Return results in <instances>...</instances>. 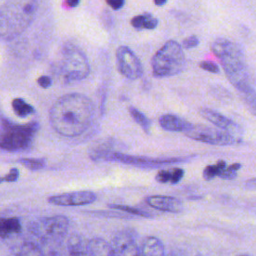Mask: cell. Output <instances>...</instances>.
Wrapping results in <instances>:
<instances>
[{"label": "cell", "instance_id": "603a6c76", "mask_svg": "<svg viewBox=\"0 0 256 256\" xmlns=\"http://www.w3.org/2000/svg\"><path fill=\"white\" fill-rule=\"evenodd\" d=\"M17 256H45L40 247L32 242H25L17 252Z\"/></svg>", "mask_w": 256, "mask_h": 256}, {"label": "cell", "instance_id": "d6986e66", "mask_svg": "<svg viewBox=\"0 0 256 256\" xmlns=\"http://www.w3.org/2000/svg\"><path fill=\"white\" fill-rule=\"evenodd\" d=\"M131 25L137 30L155 29L158 25V20L150 13H143L131 19Z\"/></svg>", "mask_w": 256, "mask_h": 256}, {"label": "cell", "instance_id": "ab89813d", "mask_svg": "<svg viewBox=\"0 0 256 256\" xmlns=\"http://www.w3.org/2000/svg\"><path fill=\"white\" fill-rule=\"evenodd\" d=\"M239 256H246V255H239Z\"/></svg>", "mask_w": 256, "mask_h": 256}, {"label": "cell", "instance_id": "4316f807", "mask_svg": "<svg viewBox=\"0 0 256 256\" xmlns=\"http://www.w3.org/2000/svg\"><path fill=\"white\" fill-rule=\"evenodd\" d=\"M19 162L29 170H38L43 168L45 165V162L43 159H36V158H25V159H21Z\"/></svg>", "mask_w": 256, "mask_h": 256}, {"label": "cell", "instance_id": "9c48e42d", "mask_svg": "<svg viewBox=\"0 0 256 256\" xmlns=\"http://www.w3.org/2000/svg\"><path fill=\"white\" fill-rule=\"evenodd\" d=\"M184 133L191 139L211 145H235L241 141L238 136L225 130L203 125H191Z\"/></svg>", "mask_w": 256, "mask_h": 256}, {"label": "cell", "instance_id": "8fae6325", "mask_svg": "<svg viewBox=\"0 0 256 256\" xmlns=\"http://www.w3.org/2000/svg\"><path fill=\"white\" fill-rule=\"evenodd\" d=\"M96 200V195L87 190L83 191H73L67 193H61L53 195L48 198V202L59 206H79L86 205L94 202Z\"/></svg>", "mask_w": 256, "mask_h": 256}, {"label": "cell", "instance_id": "d4e9b609", "mask_svg": "<svg viewBox=\"0 0 256 256\" xmlns=\"http://www.w3.org/2000/svg\"><path fill=\"white\" fill-rule=\"evenodd\" d=\"M226 167V163L224 161H218L214 165L207 166L203 171V177L206 180H211L217 176H220L224 168Z\"/></svg>", "mask_w": 256, "mask_h": 256}, {"label": "cell", "instance_id": "ba28073f", "mask_svg": "<svg viewBox=\"0 0 256 256\" xmlns=\"http://www.w3.org/2000/svg\"><path fill=\"white\" fill-rule=\"evenodd\" d=\"M91 157L95 160H106V161H117L125 164H130L138 167H159L162 165H168L171 163H178L185 161L186 159L182 158H168V159H156L150 157L142 156H132L123 154L120 152L108 151V150H98L91 154Z\"/></svg>", "mask_w": 256, "mask_h": 256}, {"label": "cell", "instance_id": "f1b7e54d", "mask_svg": "<svg viewBox=\"0 0 256 256\" xmlns=\"http://www.w3.org/2000/svg\"><path fill=\"white\" fill-rule=\"evenodd\" d=\"M241 168V164L239 163H233L229 166L226 165V167L224 168V170L222 171V173L220 174L219 177L223 178V179H233L237 176V171Z\"/></svg>", "mask_w": 256, "mask_h": 256}, {"label": "cell", "instance_id": "7402d4cb", "mask_svg": "<svg viewBox=\"0 0 256 256\" xmlns=\"http://www.w3.org/2000/svg\"><path fill=\"white\" fill-rule=\"evenodd\" d=\"M12 108L19 117H26L33 113V107L21 98H15L12 101Z\"/></svg>", "mask_w": 256, "mask_h": 256}, {"label": "cell", "instance_id": "277c9868", "mask_svg": "<svg viewBox=\"0 0 256 256\" xmlns=\"http://www.w3.org/2000/svg\"><path fill=\"white\" fill-rule=\"evenodd\" d=\"M152 72L155 77H170L180 73L185 66V55L181 45L167 41L152 58Z\"/></svg>", "mask_w": 256, "mask_h": 256}, {"label": "cell", "instance_id": "d590c367", "mask_svg": "<svg viewBox=\"0 0 256 256\" xmlns=\"http://www.w3.org/2000/svg\"><path fill=\"white\" fill-rule=\"evenodd\" d=\"M246 185L249 186V187H251V188H256V178L251 179L250 181H248Z\"/></svg>", "mask_w": 256, "mask_h": 256}, {"label": "cell", "instance_id": "cb8c5ba5", "mask_svg": "<svg viewBox=\"0 0 256 256\" xmlns=\"http://www.w3.org/2000/svg\"><path fill=\"white\" fill-rule=\"evenodd\" d=\"M129 113H130L131 117L134 119V121L137 124H139L146 133H149V131H150V122L147 119V117L141 111H139L138 109H136L135 107H132V106L129 107Z\"/></svg>", "mask_w": 256, "mask_h": 256}, {"label": "cell", "instance_id": "836d02e7", "mask_svg": "<svg viewBox=\"0 0 256 256\" xmlns=\"http://www.w3.org/2000/svg\"><path fill=\"white\" fill-rule=\"evenodd\" d=\"M106 3L114 10H119L121 9L124 4H125V0H106Z\"/></svg>", "mask_w": 256, "mask_h": 256}, {"label": "cell", "instance_id": "6da1fadb", "mask_svg": "<svg viewBox=\"0 0 256 256\" xmlns=\"http://www.w3.org/2000/svg\"><path fill=\"white\" fill-rule=\"evenodd\" d=\"M91 100L80 93H70L58 98L49 112L53 129L65 137H76L90 125L93 117Z\"/></svg>", "mask_w": 256, "mask_h": 256}, {"label": "cell", "instance_id": "8d00e7d4", "mask_svg": "<svg viewBox=\"0 0 256 256\" xmlns=\"http://www.w3.org/2000/svg\"><path fill=\"white\" fill-rule=\"evenodd\" d=\"M166 1H167V0H154V3H155V5H157V6H163V5L166 3Z\"/></svg>", "mask_w": 256, "mask_h": 256}, {"label": "cell", "instance_id": "3957f363", "mask_svg": "<svg viewBox=\"0 0 256 256\" xmlns=\"http://www.w3.org/2000/svg\"><path fill=\"white\" fill-rule=\"evenodd\" d=\"M37 0H8L0 7V38L12 40L21 35L33 21Z\"/></svg>", "mask_w": 256, "mask_h": 256}, {"label": "cell", "instance_id": "83f0119b", "mask_svg": "<svg viewBox=\"0 0 256 256\" xmlns=\"http://www.w3.org/2000/svg\"><path fill=\"white\" fill-rule=\"evenodd\" d=\"M109 207L116 209V210H120V211H124L126 213H130L133 215H138V216H143V217H148L149 214L143 212L142 210H139L135 207H131V206H127V205H118V204H109Z\"/></svg>", "mask_w": 256, "mask_h": 256}, {"label": "cell", "instance_id": "f546056e", "mask_svg": "<svg viewBox=\"0 0 256 256\" xmlns=\"http://www.w3.org/2000/svg\"><path fill=\"white\" fill-rule=\"evenodd\" d=\"M199 66L200 68H202L203 70H206L208 72H211V73H218L219 72V66L211 61H201L199 63Z\"/></svg>", "mask_w": 256, "mask_h": 256}, {"label": "cell", "instance_id": "7c38bea8", "mask_svg": "<svg viewBox=\"0 0 256 256\" xmlns=\"http://www.w3.org/2000/svg\"><path fill=\"white\" fill-rule=\"evenodd\" d=\"M114 256H141L140 248L134 238L127 232L117 233L111 242Z\"/></svg>", "mask_w": 256, "mask_h": 256}, {"label": "cell", "instance_id": "2e32d148", "mask_svg": "<svg viewBox=\"0 0 256 256\" xmlns=\"http://www.w3.org/2000/svg\"><path fill=\"white\" fill-rule=\"evenodd\" d=\"M141 256H165V250L162 242L153 236L143 240L140 248Z\"/></svg>", "mask_w": 256, "mask_h": 256}, {"label": "cell", "instance_id": "52a82bcc", "mask_svg": "<svg viewBox=\"0 0 256 256\" xmlns=\"http://www.w3.org/2000/svg\"><path fill=\"white\" fill-rule=\"evenodd\" d=\"M68 218L62 215L40 218L29 225V231L43 243H59L67 234Z\"/></svg>", "mask_w": 256, "mask_h": 256}, {"label": "cell", "instance_id": "e0dca14e", "mask_svg": "<svg viewBox=\"0 0 256 256\" xmlns=\"http://www.w3.org/2000/svg\"><path fill=\"white\" fill-rule=\"evenodd\" d=\"M91 256H114L111 244L101 238H93L87 242Z\"/></svg>", "mask_w": 256, "mask_h": 256}, {"label": "cell", "instance_id": "484cf974", "mask_svg": "<svg viewBox=\"0 0 256 256\" xmlns=\"http://www.w3.org/2000/svg\"><path fill=\"white\" fill-rule=\"evenodd\" d=\"M241 96L245 103L248 105V107L251 109L252 113L256 115V91L253 88H251L246 92L241 93Z\"/></svg>", "mask_w": 256, "mask_h": 256}, {"label": "cell", "instance_id": "1f68e13d", "mask_svg": "<svg viewBox=\"0 0 256 256\" xmlns=\"http://www.w3.org/2000/svg\"><path fill=\"white\" fill-rule=\"evenodd\" d=\"M37 83H38V85H39L40 87L46 89V88H49V87L51 86L52 80H51L50 77L43 75V76H40V77L37 79Z\"/></svg>", "mask_w": 256, "mask_h": 256}, {"label": "cell", "instance_id": "8992f818", "mask_svg": "<svg viewBox=\"0 0 256 256\" xmlns=\"http://www.w3.org/2000/svg\"><path fill=\"white\" fill-rule=\"evenodd\" d=\"M38 129L36 123L10 124L6 123L0 132V148L8 151H18L28 148Z\"/></svg>", "mask_w": 256, "mask_h": 256}, {"label": "cell", "instance_id": "9a60e30c", "mask_svg": "<svg viewBox=\"0 0 256 256\" xmlns=\"http://www.w3.org/2000/svg\"><path fill=\"white\" fill-rule=\"evenodd\" d=\"M160 126L167 131L173 132H185L191 127V123L185 119L173 115V114H164L159 118Z\"/></svg>", "mask_w": 256, "mask_h": 256}, {"label": "cell", "instance_id": "4fadbf2b", "mask_svg": "<svg viewBox=\"0 0 256 256\" xmlns=\"http://www.w3.org/2000/svg\"><path fill=\"white\" fill-rule=\"evenodd\" d=\"M199 113L206 120L213 123L214 125H216L218 128H220L222 130H225V131L232 133L236 136L238 133L241 132L240 127L235 122H233L229 118H226L225 116H223L222 114H220L214 110H211L208 108H202V109H200Z\"/></svg>", "mask_w": 256, "mask_h": 256}, {"label": "cell", "instance_id": "d6a6232c", "mask_svg": "<svg viewBox=\"0 0 256 256\" xmlns=\"http://www.w3.org/2000/svg\"><path fill=\"white\" fill-rule=\"evenodd\" d=\"M18 176H19L18 170H17L16 168H12V169L10 170V172H9L7 175L4 176V179H5L6 182H14V181L17 180Z\"/></svg>", "mask_w": 256, "mask_h": 256}, {"label": "cell", "instance_id": "74e56055", "mask_svg": "<svg viewBox=\"0 0 256 256\" xmlns=\"http://www.w3.org/2000/svg\"><path fill=\"white\" fill-rule=\"evenodd\" d=\"M45 256H61V255L57 252H50L48 255H45Z\"/></svg>", "mask_w": 256, "mask_h": 256}, {"label": "cell", "instance_id": "7a4b0ae2", "mask_svg": "<svg viewBox=\"0 0 256 256\" xmlns=\"http://www.w3.org/2000/svg\"><path fill=\"white\" fill-rule=\"evenodd\" d=\"M212 52L220 60L230 83L241 93L253 88L241 48L233 41L220 38L213 42Z\"/></svg>", "mask_w": 256, "mask_h": 256}, {"label": "cell", "instance_id": "4dcf8cb0", "mask_svg": "<svg viewBox=\"0 0 256 256\" xmlns=\"http://www.w3.org/2000/svg\"><path fill=\"white\" fill-rule=\"evenodd\" d=\"M198 44H199V39L195 35H192V36H189V37L185 38L182 42L183 47L186 48V49H192V48L196 47Z\"/></svg>", "mask_w": 256, "mask_h": 256}, {"label": "cell", "instance_id": "5bb4252c", "mask_svg": "<svg viewBox=\"0 0 256 256\" xmlns=\"http://www.w3.org/2000/svg\"><path fill=\"white\" fill-rule=\"evenodd\" d=\"M146 202L149 206L154 209L166 212L177 213L182 210V203L180 200L170 196H162V195H152L148 196Z\"/></svg>", "mask_w": 256, "mask_h": 256}, {"label": "cell", "instance_id": "5b68a950", "mask_svg": "<svg viewBox=\"0 0 256 256\" xmlns=\"http://www.w3.org/2000/svg\"><path fill=\"white\" fill-rule=\"evenodd\" d=\"M60 72L67 81H78L86 78L90 72L88 59L79 48L65 46L60 58Z\"/></svg>", "mask_w": 256, "mask_h": 256}, {"label": "cell", "instance_id": "44dd1931", "mask_svg": "<svg viewBox=\"0 0 256 256\" xmlns=\"http://www.w3.org/2000/svg\"><path fill=\"white\" fill-rule=\"evenodd\" d=\"M21 231L20 221L15 218H0V237L6 238Z\"/></svg>", "mask_w": 256, "mask_h": 256}, {"label": "cell", "instance_id": "e575fe53", "mask_svg": "<svg viewBox=\"0 0 256 256\" xmlns=\"http://www.w3.org/2000/svg\"><path fill=\"white\" fill-rule=\"evenodd\" d=\"M80 0H65V3L68 7L70 8H75L76 6H78Z\"/></svg>", "mask_w": 256, "mask_h": 256}, {"label": "cell", "instance_id": "ffe728a7", "mask_svg": "<svg viewBox=\"0 0 256 256\" xmlns=\"http://www.w3.org/2000/svg\"><path fill=\"white\" fill-rule=\"evenodd\" d=\"M184 176V170L181 168H172V169H167V170H161L159 171L155 179L156 181L160 183H172L176 184L180 182V180Z\"/></svg>", "mask_w": 256, "mask_h": 256}, {"label": "cell", "instance_id": "ac0fdd59", "mask_svg": "<svg viewBox=\"0 0 256 256\" xmlns=\"http://www.w3.org/2000/svg\"><path fill=\"white\" fill-rule=\"evenodd\" d=\"M69 256H91L87 242L85 243L80 236L73 235L68 241Z\"/></svg>", "mask_w": 256, "mask_h": 256}, {"label": "cell", "instance_id": "f35d334b", "mask_svg": "<svg viewBox=\"0 0 256 256\" xmlns=\"http://www.w3.org/2000/svg\"><path fill=\"white\" fill-rule=\"evenodd\" d=\"M3 181H5V179H4V177H0V183H2Z\"/></svg>", "mask_w": 256, "mask_h": 256}, {"label": "cell", "instance_id": "30bf717a", "mask_svg": "<svg viewBox=\"0 0 256 256\" xmlns=\"http://www.w3.org/2000/svg\"><path fill=\"white\" fill-rule=\"evenodd\" d=\"M119 72L130 80L138 79L143 72L142 65L136 54L127 46H120L116 51Z\"/></svg>", "mask_w": 256, "mask_h": 256}]
</instances>
